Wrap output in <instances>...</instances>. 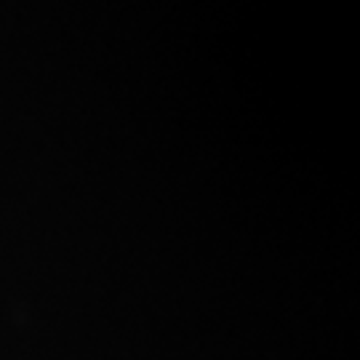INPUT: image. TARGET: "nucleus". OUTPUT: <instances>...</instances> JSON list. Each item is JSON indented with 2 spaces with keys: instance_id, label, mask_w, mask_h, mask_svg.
Masks as SVG:
<instances>
[]
</instances>
